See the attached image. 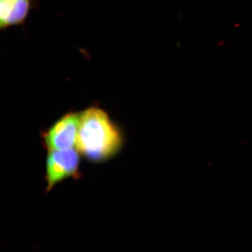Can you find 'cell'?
Here are the masks:
<instances>
[{
  "label": "cell",
  "instance_id": "1",
  "mask_svg": "<svg viewBox=\"0 0 252 252\" xmlns=\"http://www.w3.org/2000/svg\"><path fill=\"white\" fill-rule=\"evenodd\" d=\"M121 142L119 131L103 110L91 108L80 115L76 147L87 158H108L117 152Z\"/></svg>",
  "mask_w": 252,
  "mask_h": 252
},
{
  "label": "cell",
  "instance_id": "2",
  "mask_svg": "<svg viewBox=\"0 0 252 252\" xmlns=\"http://www.w3.org/2000/svg\"><path fill=\"white\" fill-rule=\"evenodd\" d=\"M80 164V157L74 149L49 151L46 165L47 190L59 182L76 175Z\"/></svg>",
  "mask_w": 252,
  "mask_h": 252
},
{
  "label": "cell",
  "instance_id": "3",
  "mask_svg": "<svg viewBox=\"0 0 252 252\" xmlns=\"http://www.w3.org/2000/svg\"><path fill=\"white\" fill-rule=\"evenodd\" d=\"M80 115L71 113L63 116L44 135L49 151L74 149L76 146Z\"/></svg>",
  "mask_w": 252,
  "mask_h": 252
},
{
  "label": "cell",
  "instance_id": "4",
  "mask_svg": "<svg viewBox=\"0 0 252 252\" xmlns=\"http://www.w3.org/2000/svg\"><path fill=\"white\" fill-rule=\"evenodd\" d=\"M35 0H0V26L5 28L24 23Z\"/></svg>",
  "mask_w": 252,
  "mask_h": 252
}]
</instances>
